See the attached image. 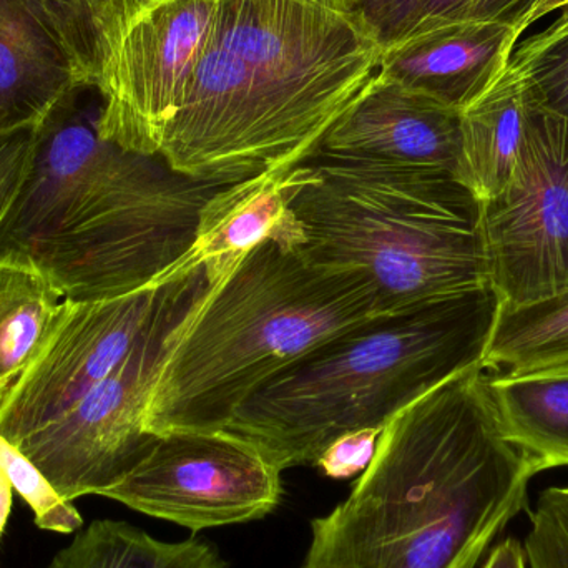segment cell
<instances>
[{
	"label": "cell",
	"instance_id": "cell-26",
	"mask_svg": "<svg viewBox=\"0 0 568 568\" xmlns=\"http://www.w3.org/2000/svg\"><path fill=\"white\" fill-rule=\"evenodd\" d=\"M414 0H343L341 9L386 49L403 37Z\"/></svg>",
	"mask_w": 568,
	"mask_h": 568
},
{
	"label": "cell",
	"instance_id": "cell-10",
	"mask_svg": "<svg viewBox=\"0 0 568 568\" xmlns=\"http://www.w3.org/2000/svg\"><path fill=\"white\" fill-rule=\"evenodd\" d=\"M282 496V470L252 444L219 430L156 436L102 497L200 532L263 519Z\"/></svg>",
	"mask_w": 568,
	"mask_h": 568
},
{
	"label": "cell",
	"instance_id": "cell-14",
	"mask_svg": "<svg viewBox=\"0 0 568 568\" xmlns=\"http://www.w3.org/2000/svg\"><path fill=\"white\" fill-rule=\"evenodd\" d=\"M77 85L45 0H0V132L39 125Z\"/></svg>",
	"mask_w": 568,
	"mask_h": 568
},
{
	"label": "cell",
	"instance_id": "cell-17",
	"mask_svg": "<svg viewBox=\"0 0 568 568\" xmlns=\"http://www.w3.org/2000/svg\"><path fill=\"white\" fill-rule=\"evenodd\" d=\"M487 387L510 443L542 470L568 467V361L529 371H487Z\"/></svg>",
	"mask_w": 568,
	"mask_h": 568
},
{
	"label": "cell",
	"instance_id": "cell-29",
	"mask_svg": "<svg viewBox=\"0 0 568 568\" xmlns=\"http://www.w3.org/2000/svg\"><path fill=\"white\" fill-rule=\"evenodd\" d=\"M483 568H527L524 544L509 537L490 550Z\"/></svg>",
	"mask_w": 568,
	"mask_h": 568
},
{
	"label": "cell",
	"instance_id": "cell-9",
	"mask_svg": "<svg viewBox=\"0 0 568 568\" xmlns=\"http://www.w3.org/2000/svg\"><path fill=\"white\" fill-rule=\"evenodd\" d=\"M219 0H155L106 50L95 89L99 135L129 152L156 155L182 109L205 50Z\"/></svg>",
	"mask_w": 568,
	"mask_h": 568
},
{
	"label": "cell",
	"instance_id": "cell-28",
	"mask_svg": "<svg viewBox=\"0 0 568 568\" xmlns=\"http://www.w3.org/2000/svg\"><path fill=\"white\" fill-rule=\"evenodd\" d=\"M559 17L546 30L537 33L532 39L526 40V42L517 43L516 50H514L513 57H510L509 65H524V63L530 62L534 57L542 53L544 50L552 47L554 43L568 37V6L559 10Z\"/></svg>",
	"mask_w": 568,
	"mask_h": 568
},
{
	"label": "cell",
	"instance_id": "cell-24",
	"mask_svg": "<svg viewBox=\"0 0 568 568\" xmlns=\"http://www.w3.org/2000/svg\"><path fill=\"white\" fill-rule=\"evenodd\" d=\"M524 552L527 568H568V486L540 493Z\"/></svg>",
	"mask_w": 568,
	"mask_h": 568
},
{
	"label": "cell",
	"instance_id": "cell-7",
	"mask_svg": "<svg viewBox=\"0 0 568 568\" xmlns=\"http://www.w3.org/2000/svg\"><path fill=\"white\" fill-rule=\"evenodd\" d=\"M213 286L192 250L125 357L72 409L17 444L63 500L103 496L146 456L156 439L145 429L153 387Z\"/></svg>",
	"mask_w": 568,
	"mask_h": 568
},
{
	"label": "cell",
	"instance_id": "cell-5",
	"mask_svg": "<svg viewBox=\"0 0 568 568\" xmlns=\"http://www.w3.org/2000/svg\"><path fill=\"white\" fill-rule=\"evenodd\" d=\"M381 316L366 276L307 263L266 239L216 283L163 364L145 429L219 433L260 386L297 357Z\"/></svg>",
	"mask_w": 568,
	"mask_h": 568
},
{
	"label": "cell",
	"instance_id": "cell-20",
	"mask_svg": "<svg viewBox=\"0 0 568 568\" xmlns=\"http://www.w3.org/2000/svg\"><path fill=\"white\" fill-rule=\"evenodd\" d=\"M568 361V291L500 306L483 366L487 371H529Z\"/></svg>",
	"mask_w": 568,
	"mask_h": 568
},
{
	"label": "cell",
	"instance_id": "cell-1",
	"mask_svg": "<svg viewBox=\"0 0 568 568\" xmlns=\"http://www.w3.org/2000/svg\"><path fill=\"white\" fill-rule=\"evenodd\" d=\"M539 473L476 364L386 424L351 496L311 523L301 568H476Z\"/></svg>",
	"mask_w": 568,
	"mask_h": 568
},
{
	"label": "cell",
	"instance_id": "cell-23",
	"mask_svg": "<svg viewBox=\"0 0 568 568\" xmlns=\"http://www.w3.org/2000/svg\"><path fill=\"white\" fill-rule=\"evenodd\" d=\"M534 2L536 0H414L403 37L456 23L514 27Z\"/></svg>",
	"mask_w": 568,
	"mask_h": 568
},
{
	"label": "cell",
	"instance_id": "cell-4",
	"mask_svg": "<svg viewBox=\"0 0 568 568\" xmlns=\"http://www.w3.org/2000/svg\"><path fill=\"white\" fill-rule=\"evenodd\" d=\"M284 243L366 276L381 314L490 286L483 203L440 170L313 153L284 176Z\"/></svg>",
	"mask_w": 568,
	"mask_h": 568
},
{
	"label": "cell",
	"instance_id": "cell-2",
	"mask_svg": "<svg viewBox=\"0 0 568 568\" xmlns=\"http://www.w3.org/2000/svg\"><path fill=\"white\" fill-rule=\"evenodd\" d=\"M381 50L327 0H219L160 155L202 182L294 169L377 75Z\"/></svg>",
	"mask_w": 568,
	"mask_h": 568
},
{
	"label": "cell",
	"instance_id": "cell-18",
	"mask_svg": "<svg viewBox=\"0 0 568 568\" xmlns=\"http://www.w3.org/2000/svg\"><path fill=\"white\" fill-rule=\"evenodd\" d=\"M45 568H229L202 539L163 542L120 520H93Z\"/></svg>",
	"mask_w": 568,
	"mask_h": 568
},
{
	"label": "cell",
	"instance_id": "cell-13",
	"mask_svg": "<svg viewBox=\"0 0 568 568\" xmlns=\"http://www.w3.org/2000/svg\"><path fill=\"white\" fill-rule=\"evenodd\" d=\"M516 47L504 23L437 27L381 50L379 75L460 112L506 69Z\"/></svg>",
	"mask_w": 568,
	"mask_h": 568
},
{
	"label": "cell",
	"instance_id": "cell-25",
	"mask_svg": "<svg viewBox=\"0 0 568 568\" xmlns=\"http://www.w3.org/2000/svg\"><path fill=\"white\" fill-rule=\"evenodd\" d=\"M509 67L523 77L536 109L568 122V37L530 62Z\"/></svg>",
	"mask_w": 568,
	"mask_h": 568
},
{
	"label": "cell",
	"instance_id": "cell-12",
	"mask_svg": "<svg viewBox=\"0 0 568 568\" xmlns=\"http://www.w3.org/2000/svg\"><path fill=\"white\" fill-rule=\"evenodd\" d=\"M459 150L460 112L377 72L324 133L316 152L456 176Z\"/></svg>",
	"mask_w": 568,
	"mask_h": 568
},
{
	"label": "cell",
	"instance_id": "cell-3",
	"mask_svg": "<svg viewBox=\"0 0 568 568\" xmlns=\"http://www.w3.org/2000/svg\"><path fill=\"white\" fill-rule=\"evenodd\" d=\"M493 286L371 317L317 344L262 384L223 433L280 470L314 466L347 434L384 429L400 410L484 361L497 316Z\"/></svg>",
	"mask_w": 568,
	"mask_h": 568
},
{
	"label": "cell",
	"instance_id": "cell-33",
	"mask_svg": "<svg viewBox=\"0 0 568 568\" xmlns=\"http://www.w3.org/2000/svg\"><path fill=\"white\" fill-rule=\"evenodd\" d=\"M327 2L333 3V6L339 7L343 6V0H327ZM343 10V9H341Z\"/></svg>",
	"mask_w": 568,
	"mask_h": 568
},
{
	"label": "cell",
	"instance_id": "cell-27",
	"mask_svg": "<svg viewBox=\"0 0 568 568\" xmlns=\"http://www.w3.org/2000/svg\"><path fill=\"white\" fill-rule=\"evenodd\" d=\"M383 429H364L347 434L331 444L314 466L331 479H349L369 466Z\"/></svg>",
	"mask_w": 568,
	"mask_h": 568
},
{
	"label": "cell",
	"instance_id": "cell-21",
	"mask_svg": "<svg viewBox=\"0 0 568 568\" xmlns=\"http://www.w3.org/2000/svg\"><path fill=\"white\" fill-rule=\"evenodd\" d=\"M152 2L155 0H45L82 85L95 87L116 33Z\"/></svg>",
	"mask_w": 568,
	"mask_h": 568
},
{
	"label": "cell",
	"instance_id": "cell-30",
	"mask_svg": "<svg viewBox=\"0 0 568 568\" xmlns=\"http://www.w3.org/2000/svg\"><path fill=\"white\" fill-rule=\"evenodd\" d=\"M568 6V0H536L532 6L527 9V12L514 23L513 32L516 37L517 43L523 39L524 33L536 26L539 20L546 19L550 13L559 12L564 7Z\"/></svg>",
	"mask_w": 568,
	"mask_h": 568
},
{
	"label": "cell",
	"instance_id": "cell-19",
	"mask_svg": "<svg viewBox=\"0 0 568 568\" xmlns=\"http://www.w3.org/2000/svg\"><path fill=\"white\" fill-rule=\"evenodd\" d=\"M45 273L22 256L0 258V400L22 376L62 303Z\"/></svg>",
	"mask_w": 568,
	"mask_h": 568
},
{
	"label": "cell",
	"instance_id": "cell-31",
	"mask_svg": "<svg viewBox=\"0 0 568 568\" xmlns=\"http://www.w3.org/2000/svg\"><path fill=\"white\" fill-rule=\"evenodd\" d=\"M13 182H16V163L9 150L0 143V210L9 199Z\"/></svg>",
	"mask_w": 568,
	"mask_h": 568
},
{
	"label": "cell",
	"instance_id": "cell-8",
	"mask_svg": "<svg viewBox=\"0 0 568 568\" xmlns=\"http://www.w3.org/2000/svg\"><path fill=\"white\" fill-rule=\"evenodd\" d=\"M490 286L503 306L568 291V122L532 105L509 182L483 203Z\"/></svg>",
	"mask_w": 568,
	"mask_h": 568
},
{
	"label": "cell",
	"instance_id": "cell-22",
	"mask_svg": "<svg viewBox=\"0 0 568 568\" xmlns=\"http://www.w3.org/2000/svg\"><path fill=\"white\" fill-rule=\"evenodd\" d=\"M0 470L6 474L12 489L22 497L33 513V523L40 530L55 534L79 532L83 519L79 510L53 489L39 467L20 453L0 434Z\"/></svg>",
	"mask_w": 568,
	"mask_h": 568
},
{
	"label": "cell",
	"instance_id": "cell-6",
	"mask_svg": "<svg viewBox=\"0 0 568 568\" xmlns=\"http://www.w3.org/2000/svg\"><path fill=\"white\" fill-rule=\"evenodd\" d=\"M229 183L183 175L160 153L106 142L23 250L63 300L123 296L162 280L196 242L203 206Z\"/></svg>",
	"mask_w": 568,
	"mask_h": 568
},
{
	"label": "cell",
	"instance_id": "cell-16",
	"mask_svg": "<svg viewBox=\"0 0 568 568\" xmlns=\"http://www.w3.org/2000/svg\"><path fill=\"white\" fill-rule=\"evenodd\" d=\"M286 172L229 183L203 206L193 253L205 266L210 283L229 278L255 246L275 239L286 215Z\"/></svg>",
	"mask_w": 568,
	"mask_h": 568
},
{
	"label": "cell",
	"instance_id": "cell-32",
	"mask_svg": "<svg viewBox=\"0 0 568 568\" xmlns=\"http://www.w3.org/2000/svg\"><path fill=\"white\" fill-rule=\"evenodd\" d=\"M12 486L6 474L0 470V537L9 523L10 510H12Z\"/></svg>",
	"mask_w": 568,
	"mask_h": 568
},
{
	"label": "cell",
	"instance_id": "cell-15",
	"mask_svg": "<svg viewBox=\"0 0 568 568\" xmlns=\"http://www.w3.org/2000/svg\"><path fill=\"white\" fill-rule=\"evenodd\" d=\"M532 110L529 90L507 63L489 85L460 110L456 179L480 203L496 199L509 182Z\"/></svg>",
	"mask_w": 568,
	"mask_h": 568
},
{
	"label": "cell",
	"instance_id": "cell-11",
	"mask_svg": "<svg viewBox=\"0 0 568 568\" xmlns=\"http://www.w3.org/2000/svg\"><path fill=\"white\" fill-rule=\"evenodd\" d=\"M173 270L123 296L63 300L36 356L0 400V434L17 446L106 377L135 343Z\"/></svg>",
	"mask_w": 568,
	"mask_h": 568
}]
</instances>
